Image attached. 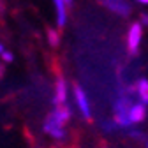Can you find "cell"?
<instances>
[{"label":"cell","instance_id":"52a82bcc","mask_svg":"<svg viewBox=\"0 0 148 148\" xmlns=\"http://www.w3.org/2000/svg\"><path fill=\"white\" fill-rule=\"evenodd\" d=\"M101 4L108 11H111V12L116 14V16H122V18L129 16V14H131V11H132L131 4H129V0H101Z\"/></svg>","mask_w":148,"mask_h":148},{"label":"cell","instance_id":"6da1fadb","mask_svg":"<svg viewBox=\"0 0 148 148\" xmlns=\"http://www.w3.org/2000/svg\"><path fill=\"white\" fill-rule=\"evenodd\" d=\"M72 118V109L69 104L53 106L42 122V132L55 141H64L67 138V123Z\"/></svg>","mask_w":148,"mask_h":148},{"label":"cell","instance_id":"277c9868","mask_svg":"<svg viewBox=\"0 0 148 148\" xmlns=\"http://www.w3.org/2000/svg\"><path fill=\"white\" fill-rule=\"evenodd\" d=\"M146 116H148V106L136 99L127 111V131H131L134 127H139L146 120Z\"/></svg>","mask_w":148,"mask_h":148},{"label":"cell","instance_id":"5b68a950","mask_svg":"<svg viewBox=\"0 0 148 148\" xmlns=\"http://www.w3.org/2000/svg\"><path fill=\"white\" fill-rule=\"evenodd\" d=\"M53 106H64L69 104L71 99V85L64 76H58L53 85Z\"/></svg>","mask_w":148,"mask_h":148},{"label":"cell","instance_id":"8fae6325","mask_svg":"<svg viewBox=\"0 0 148 148\" xmlns=\"http://www.w3.org/2000/svg\"><path fill=\"white\" fill-rule=\"evenodd\" d=\"M139 23H141L145 28L148 27V12H143V14L139 16Z\"/></svg>","mask_w":148,"mask_h":148},{"label":"cell","instance_id":"5bb4252c","mask_svg":"<svg viewBox=\"0 0 148 148\" xmlns=\"http://www.w3.org/2000/svg\"><path fill=\"white\" fill-rule=\"evenodd\" d=\"M2 74H4V64H2V60H0V78H2Z\"/></svg>","mask_w":148,"mask_h":148},{"label":"cell","instance_id":"7a4b0ae2","mask_svg":"<svg viewBox=\"0 0 148 148\" xmlns=\"http://www.w3.org/2000/svg\"><path fill=\"white\" fill-rule=\"evenodd\" d=\"M71 99H72V106L78 109V113L85 120L94 118V108H92L90 97H88L86 90L81 85H72L71 86Z\"/></svg>","mask_w":148,"mask_h":148},{"label":"cell","instance_id":"9c48e42d","mask_svg":"<svg viewBox=\"0 0 148 148\" xmlns=\"http://www.w3.org/2000/svg\"><path fill=\"white\" fill-rule=\"evenodd\" d=\"M60 42H62L60 32H58L57 28H49V30H48V44H49L51 48H58Z\"/></svg>","mask_w":148,"mask_h":148},{"label":"cell","instance_id":"8992f818","mask_svg":"<svg viewBox=\"0 0 148 148\" xmlns=\"http://www.w3.org/2000/svg\"><path fill=\"white\" fill-rule=\"evenodd\" d=\"M55 7V18H57V27L64 28L69 20V9L72 7V0H51Z\"/></svg>","mask_w":148,"mask_h":148},{"label":"cell","instance_id":"3957f363","mask_svg":"<svg viewBox=\"0 0 148 148\" xmlns=\"http://www.w3.org/2000/svg\"><path fill=\"white\" fill-rule=\"evenodd\" d=\"M143 37H145V27L139 21H134V23L129 25L127 37H125L129 55H132V57H138L139 55V49H141V44H143Z\"/></svg>","mask_w":148,"mask_h":148},{"label":"cell","instance_id":"30bf717a","mask_svg":"<svg viewBox=\"0 0 148 148\" xmlns=\"http://www.w3.org/2000/svg\"><path fill=\"white\" fill-rule=\"evenodd\" d=\"M0 60H2V64H12L14 62V53L11 49H5L2 55H0Z\"/></svg>","mask_w":148,"mask_h":148},{"label":"cell","instance_id":"ba28073f","mask_svg":"<svg viewBox=\"0 0 148 148\" xmlns=\"http://www.w3.org/2000/svg\"><path fill=\"white\" fill-rule=\"evenodd\" d=\"M134 94H136V99L143 104L148 106V78H139L134 85Z\"/></svg>","mask_w":148,"mask_h":148},{"label":"cell","instance_id":"4fadbf2b","mask_svg":"<svg viewBox=\"0 0 148 148\" xmlns=\"http://www.w3.org/2000/svg\"><path fill=\"white\" fill-rule=\"evenodd\" d=\"M134 2H138L139 5H148V0H134Z\"/></svg>","mask_w":148,"mask_h":148},{"label":"cell","instance_id":"9a60e30c","mask_svg":"<svg viewBox=\"0 0 148 148\" xmlns=\"http://www.w3.org/2000/svg\"><path fill=\"white\" fill-rule=\"evenodd\" d=\"M5 49H7V48H5V46H4V44H2V42H0V55H2V53H4V51H5Z\"/></svg>","mask_w":148,"mask_h":148},{"label":"cell","instance_id":"7c38bea8","mask_svg":"<svg viewBox=\"0 0 148 148\" xmlns=\"http://www.w3.org/2000/svg\"><path fill=\"white\" fill-rule=\"evenodd\" d=\"M141 145H143L145 148H148V134H145V138H143V141H141Z\"/></svg>","mask_w":148,"mask_h":148}]
</instances>
